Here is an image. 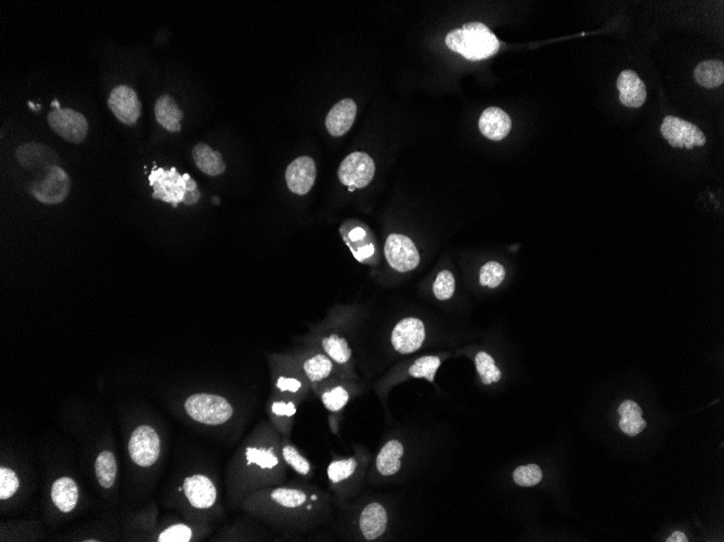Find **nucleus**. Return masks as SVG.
I'll use <instances>...</instances> for the list:
<instances>
[{"label":"nucleus","mask_w":724,"mask_h":542,"mask_svg":"<svg viewBox=\"0 0 724 542\" xmlns=\"http://www.w3.org/2000/svg\"><path fill=\"white\" fill-rule=\"evenodd\" d=\"M618 412L621 417L640 418L643 416V410L633 401L623 402L619 406Z\"/></svg>","instance_id":"58836bf2"},{"label":"nucleus","mask_w":724,"mask_h":542,"mask_svg":"<svg viewBox=\"0 0 724 542\" xmlns=\"http://www.w3.org/2000/svg\"><path fill=\"white\" fill-rule=\"evenodd\" d=\"M426 340V327L418 318L407 317L399 322L391 332V344L401 354H411Z\"/></svg>","instance_id":"9b49d317"},{"label":"nucleus","mask_w":724,"mask_h":542,"mask_svg":"<svg viewBox=\"0 0 724 542\" xmlns=\"http://www.w3.org/2000/svg\"><path fill=\"white\" fill-rule=\"evenodd\" d=\"M317 178L315 160L309 156L294 159L286 171V181L291 192L297 195H306L311 192Z\"/></svg>","instance_id":"f8f14e48"},{"label":"nucleus","mask_w":724,"mask_h":542,"mask_svg":"<svg viewBox=\"0 0 724 542\" xmlns=\"http://www.w3.org/2000/svg\"><path fill=\"white\" fill-rule=\"evenodd\" d=\"M322 347L328 357L338 364H345L351 359V349L346 339L341 338L338 334H331L328 338H324Z\"/></svg>","instance_id":"b1692460"},{"label":"nucleus","mask_w":724,"mask_h":542,"mask_svg":"<svg viewBox=\"0 0 724 542\" xmlns=\"http://www.w3.org/2000/svg\"><path fill=\"white\" fill-rule=\"evenodd\" d=\"M246 459L248 464H254L261 470H271L279 464L277 456L271 449L263 447H248L246 449Z\"/></svg>","instance_id":"c85d7f7f"},{"label":"nucleus","mask_w":724,"mask_h":542,"mask_svg":"<svg viewBox=\"0 0 724 542\" xmlns=\"http://www.w3.org/2000/svg\"><path fill=\"white\" fill-rule=\"evenodd\" d=\"M619 101L625 108H638L643 106L648 98L645 85L633 71H623L617 79Z\"/></svg>","instance_id":"4468645a"},{"label":"nucleus","mask_w":724,"mask_h":542,"mask_svg":"<svg viewBox=\"0 0 724 542\" xmlns=\"http://www.w3.org/2000/svg\"><path fill=\"white\" fill-rule=\"evenodd\" d=\"M71 180L68 173L58 166L48 168L46 178L33 185L32 195L45 205L64 203L70 192Z\"/></svg>","instance_id":"6e6552de"},{"label":"nucleus","mask_w":724,"mask_h":542,"mask_svg":"<svg viewBox=\"0 0 724 542\" xmlns=\"http://www.w3.org/2000/svg\"><path fill=\"white\" fill-rule=\"evenodd\" d=\"M403 456V446L397 439L385 444L376 457V469L383 476L396 474L401 468V457Z\"/></svg>","instance_id":"412c9836"},{"label":"nucleus","mask_w":724,"mask_h":542,"mask_svg":"<svg viewBox=\"0 0 724 542\" xmlns=\"http://www.w3.org/2000/svg\"><path fill=\"white\" fill-rule=\"evenodd\" d=\"M333 369L332 362L323 354H318L304 363V372L307 378L313 382H319L330 376Z\"/></svg>","instance_id":"a878e982"},{"label":"nucleus","mask_w":724,"mask_h":542,"mask_svg":"<svg viewBox=\"0 0 724 542\" xmlns=\"http://www.w3.org/2000/svg\"><path fill=\"white\" fill-rule=\"evenodd\" d=\"M506 274L503 265L496 262V261H491L481 267V273H479V282L481 286L488 287V288L493 290L502 284L506 278Z\"/></svg>","instance_id":"c756f323"},{"label":"nucleus","mask_w":724,"mask_h":542,"mask_svg":"<svg viewBox=\"0 0 724 542\" xmlns=\"http://www.w3.org/2000/svg\"><path fill=\"white\" fill-rule=\"evenodd\" d=\"M20 482L16 472L8 468H0V499L11 498L18 491Z\"/></svg>","instance_id":"f704fd0d"},{"label":"nucleus","mask_w":724,"mask_h":542,"mask_svg":"<svg viewBox=\"0 0 724 542\" xmlns=\"http://www.w3.org/2000/svg\"><path fill=\"white\" fill-rule=\"evenodd\" d=\"M357 104L353 100L343 99L331 108L326 118V127L332 137H342L355 123Z\"/></svg>","instance_id":"2eb2a0df"},{"label":"nucleus","mask_w":724,"mask_h":542,"mask_svg":"<svg viewBox=\"0 0 724 542\" xmlns=\"http://www.w3.org/2000/svg\"><path fill=\"white\" fill-rule=\"evenodd\" d=\"M154 114L156 121L167 131L179 133L181 131L180 121L183 118V112L169 94L161 96L156 100Z\"/></svg>","instance_id":"a211bd4d"},{"label":"nucleus","mask_w":724,"mask_h":542,"mask_svg":"<svg viewBox=\"0 0 724 542\" xmlns=\"http://www.w3.org/2000/svg\"><path fill=\"white\" fill-rule=\"evenodd\" d=\"M446 45L468 61L486 60L500 49L497 36L486 25L479 22L466 23L462 29L450 31L446 37Z\"/></svg>","instance_id":"f257e3e1"},{"label":"nucleus","mask_w":724,"mask_h":542,"mask_svg":"<svg viewBox=\"0 0 724 542\" xmlns=\"http://www.w3.org/2000/svg\"><path fill=\"white\" fill-rule=\"evenodd\" d=\"M96 475L98 482L104 489H111L116 480L117 464L114 455L111 451H102L95 462Z\"/></svg>","instance_id":"5701e85b"},{"label":"nucleus","mask_w":724,"mask_h":542,"mask_svg":"<svg viewBox=\"0 0 724 542\" xmlns=\"http://www.w3.org/2000/svg\"><path fill=\"white\" fill-rule=\"evenodd\" d=\"M479 131L487 139L501 141L510 133L512 121L499 108H488L481 114L478 121Z\"/></svg>","instance_id":"dca6fc26"},{"label":"nucleus","mask_w":724,"mask_h":542,"mask_svg":"<svg viewBox=\"0 0 724 542\" xmlns=\"http://www.w3.org/2000/svg\"><path fill=\"white\" fill-rule=\"evenodd\" d=\"M47 121L56 135L70 143H81L87 137V119L72 108L52 111L48 114Z\"/></svg>","instance_id":"0eeeda50"},{"label":"nucleus","mask_w":724,"mask_h":542,"mask_svg":"<svg viewBox=\"0 0 724 542\" xmlns=\"http://www.w3.org/2000/svg\"><path fill=\"white\" fill-rule=\"evenodd\" d=\"M51 499L54 506L64 512L73 511L79 501V489L70 477H61L52 485Z\"/></svg>","instance_id":"aec40b11"},{"label":"nucleus","mask_w":724,"mask_h":542,"mask_svg":"<svg viewBox=\"0 0 724 542\" xmlns=\"http://www.w3.org/2000/svg\"><path fill=\"white\" fill-rule=\"evenodd\" d=\"M660 133L673 148L693 150L695 146L700 148L706 144V137L698 126L679 117H665Z\"/></svg>","instance_id":"39448f33"},{"label":"nucleus","mask_w":724,"mask_h":542,"mask_svg":"<svg viewBox=\"0 0 724 542\" xmlns=\"http://www.w3.org/2000/svg\"><path fill=\"white\" fill-rule=\"evenodd\" d=\"M387 262L395 271L406 273L420 263V253L414 242L401 234H391L384 247Z\"/></svg>","instance_id":"1a4fd4ad"},{"label":"nucleus","mask_w":724,"mask_h":542,"mask_svg":"<svg viewBox=\"0 0 724 542\" xmlns=\"http://www.w3.org/2000/svg\"><path fill=\"white\" fill-rule=\"evenodd\" d=\"M513 480L518 486H536L542 481L541 468L537 464L518 466L513 473Z\"/></svg>","instance_id":"7c9ffc66"},{"label":"nucleus","mask_w":724,"mask_h":542,"mask_svg":"<svg viewBox=\"0 0 724 542\" xmlns=\"http://www.w3.org/2000/svg\"><path fill=\"white\" fill-rule=\"evenodd\" d=\"M150 186L154 188L152 198L163 200L177 208L180 203L193 206L201 200L198 184L189 173L180 175L175 167L169 170L154 166L149 175Z\"/></svg>","instance_id":"f03ea898"},{"label":"nucleus","mask_w":724,"mask_h":542,"mask_svg":"<svg viewBox=\"0 0 724 542\" xmlns=\"http://www.w3.org/2000/svg\"><path fill=\"white\" fill-rule=\"evenodd\" d=\"M357 468V462L353 458L346 460L333 461L328 466V475L332 483H340L346 480L353 474Z\"/></svg>","instance_id":"72a5a7b5"},{"label":"nucleus","mask_w":724,"mask_h":542,"mask_svg":"<svg viewBox=\"0 0 724 542\" xmlns=\"http://www.w3.org/2000/svg\"><path fill=\"white\" fill-rule=\"evenodd\" d=\"M348 190H351V192H353V190H355V188H348Z\"/></svg>","instance_id":"49530a36"},{"label":"nucleus","mask_w":724,"mask_h":542,"mask_svg":"<svg viewBox=\"0 0 724 542\" xmlns=\"http://www.w3.org/2000/svg\"><path fill=\"white\" fill-rule=\"evenodd\" d=\"M277 388L279 389L281 392H298L299 389L301 388V384L297 379L295 378H281L278 379Z\"/></svg>","instance_id":"a19ab883"},{"label":"nucleus","mask_w":724,"mask_h":542,"mask_svg":"<svg viewBox=\"0 0 724 542\" xmlns=\"http://www.w3.org/2000/svg\"><path fill=\"white\" fill-rule=\"evenodd\" d=\"M666 541L667 542H688V537H686L685 533H682V531H675V533H673V535H671L670 537H669L668 539L666 540Z\"/></svg>","instance_id":"79ce46f5"},{"label":"nucleus","mask_w":724,"mask_h":542,"mask_svg":"<svg viewBox=\"0 0 724 542\" xmlns=\"http://www.w3.org/2000/svg\"><path fill=\"white\" fill-rule=\"evenodd\" d=\"M192 531L187 525L177 524L165 529L160 537V542H188L191 540Z\"/></svg>","instance_id":"e433bc0d"},{"label":"nucleus","mask_w":724,"mask_h":542,"mask_svg":"<svg viewBox=\"0 0 724 542\" xmlns=\"http://www.w3.org/2000/svg\"><path fill=\"white\" fill-rule=\"evenodd\" d=\"M273 412L278 417H293L296 412V407L292 402H276L273 404Z\"/></svg>","instance_id":"ea45409f"},{"label":"nucleus","mask_w":724,"mask_h":542,"mask_svg":"<svg viewBox=\"0 0 724 542\" xmlns=\"http://www.w3.org/2000/svg\"><path fill=\"white\" fill-rule=\"evenodd\" d=\"M456 290V280L450 271L439 272L433 285V292L438 300H449Z\"/></svg>","instance_id":"2f4dec72"},{"label":"nucleus","mask_w":724,"mask_h":542,"mask_svg":"<svg viewBox=\"0 0 724 542\" xmlns=\"http://www.w3.org/2000/svg\"><path fill=\"white\" fill-rule=\"evenodd\" d=\"M129 456L139 466L148 468L158 461L161 454V439L158 432L150 426L135 429L129 443Z\"/></svg>","instance_id":"423d86ee"},{"label":"nucleus","mask_w":724,"mask_h":542,"mask_svg":"<svg viewBox=\"0 0 724 542\" xmlns=\"http://www.w3.org/2000/svg\"><path fill=\"white\" fill-rule=\"evenodd\" d=\"M348 392L342 387H336L332 390L326 391L322 395V403L326 409L331 411H338L348 403Z\"/></svg>","instance_id":"c9c22d12"},{"label":"nucleus","mask_w":724,"mask_h":542,"mask_svg":"<svg viewBox=\"0 0 724 542\" xmlns=\"http://www.w3.org/2000/svg\"><path fill=\"white\" fill-rule=\"evenodd\" d=\"M694 78L698 85L711 89L721 86L724 81V64L722 61L708 60L700 63L694 71Z\"/></svg>","instance_id":"4be33fe9"},{"label":"nucleus","mask_w":724,"mask_h":542,"mask_svg":"<svg viewBox=\"0 0 724 542\" xmlns=\"http://www.w3.org/2000/svg\"><path fill=\"white\" fill-rule=\"evenodd\" d=\"M282 457L284 461L298 474L307 475L311 472V466L308 460L301 455L294 446L284 445L282 447Z\"/></svg>","instance_id":"473e14b6"},{"label":"nucleus","mask_w":724,"mask_h":542,"mask_svg":"<svg viewBox=\"0 0 724 542\" xmlns=\"http://www.w3.org/2000/svg\"><path fill=\"white\" fill-rule=\"evenodd\" d=\"M270 498L275 503L286 508H299L307 501L304 491L296 489H277L271 491Z\"/></svg>","instance_id":"bb28decb"},{"label":"nucleus","mask_w":724,"mask_h":542,"mask_svg":"<svg viewBox=\"0 0 724 542\" xmlns=\"http://www.w3.org/2000/svg\"><path fill=\"white\" fill-rule=\"evenodd\" d=\"M192 157L196 167L209 177H216L226 171V164L221 153L209 148L207 144H196L192 150Z\"/></svg>","instance_id":"6ab92c4d"},{"label":"nucleus","mask_w":724,"mask_h":542,"mask_svg":"<svg viewBox=\"0 0 724 542\" xmlns=\"http://www.w3.org/2000/svg\"><path fill=\"white\" fill-rule=\"evenodd\" d=\"M27 104H29V108H31V110L32 111H34V112L39 111V108H37V104L33 103L32 101L27 102Z\"/></svg>","instance_id":"c03bdc74"},{"label":"nucleus","mask_w":724,"mask_h":542,"mask_svg":"<svg viewBox=\"0 0 724 542\" xmlns=\"http://www.w3.org/2000/svg\"><path fill=\"white\" fill-rule=\"evenodd\" d=\"M185 410L191 419L206 426H221L231 419L233 414V408L227 399L208 393L188 397Z\"/></svg>","instance_id":"7ed1b4c3"},{"label":"nucleus","mask_w":724,"mask_h":542,"mask_svg":"<svg viewBox=\"0 0 724 542\" xmlns=\"http://www.w3.org/2000/svg\"><path fill=\"white\" fill-rule=\"evenodd\" d=\"M37 108H39V111L41 110V104H37Z\"/></svg>","instance_id":"a18cd8bd"},{"label":"nucleus","mask_w":724,"mask_h":542,"mask_svg":"<svg viewBox=\"0 0 724 542\" xmlns=\"http://www.w3.org/2000/svg\"><path fill=\"white\" fill-rule=\"evenodd\" d=\"M51 106L52 108H56V110H61V104H60V102L56 101V100H54L51 102Z\"/></svg>","instance_id":"37998d69"},{"label":"nucleus","mask_w":724,"mask_h":542,"mask_svg":"<svg viewBox=\"0 0 724 542\" xmlns=\"http://www.w3.org/2000/svg\"><path fill=\"white\" fill-rule=\"evenodd\" d=\"M387 512L382 504L370 503L363 508L360 516V529L366 539L376 540L385 533L387 528Z\"/></svg>","instance_id":"f3484780"},{"label":"nucleus","mask_w":724,"mask_h":542,"mask_svg":"<svg viewBox=\"0 0 724 542\" xmlns=\"http://www.w3.org/2000/svg\"><path fill=\"white\" fill-rule=\"evenodd\" d=\"M376 175V163L370 155L353 152L343 159L338 175L341 183L347 188H363L369 185Z\"/></svg>","instance_id":"20e7f679"},{"label":"nucleus","mask_w":724,"mask_h":542,"mask_svg":"<svg viewBox=\"0 0 724 542\" xmlns=\"http://www.w3.org/2000/svg\"><path fill=\"white\" fill-rule=\"evenodd\" d=\"M475 364H476V370L481 376L483 384L489 386L493 382H498L501 379V372L496 366L493 357L488 353L484 352V351L477 353L476 357H475Z\"/></svg>","instance_id":"393cba45"},{"label":"nucleus","mask_w":724,"mask_h":542,"mask_svg":"<svg viewBox=\"0 0 724 542\" xmlns=\"http://www.w3.org/2000/svg\"><path fill=\"white\" fill-rule=\"evenodd\" d=\"M186 497L194 508L205 510L214 506L217 499V489L212 480L203 474L187 477L183 486Z\"/></svg>","instance_id":"ddd939ff"},{"label":"nucleus","mask_w":724,"mask_h":542,"mask_svg":"<svg viewBox=\"0 0 724 542\" xmlns=\"http://www.w3.org/2000/svg\"><path fill=\"white\" fill-rule=\"evenodd\" d=\"M441 361L437 357H423L416 359L409 368V374L413 378H424L434 382L437 370L441 367Z\"/></svg>","instance_id":"cd10ccee"},{"label":"nucleus","mask_w":724,"mask_h":542,"mask_svg":"<svg viewBox=\"0 0 724 542\" xmlns=\"http://www.w3.org/2000/svg\"><path fill=\"white\" fill-rule=\"evenodd\" d=\"M646 421L643 418H628L621 417L620 421H619V428L625 434L630 435V436H635V435L640 434L644 429L646 428Z\"/></svg>","instance_id":"4c0bfd02"},{"label":"nucleus","mask_w":724,"mask_h":542,"mask_svg":"<svg viewBox=\"0 0 724 542\" xmlns=\"http://www.w3.org/2000/svg\"><path fill=\"white\" fill-rule=\"evenodd\" d=\"M108 106L114 116L125 125L134 126L141 116L142 104L137 92L126 85H119L111 91Z\"/></svg>","instance_id":"9d476101"}]
</instances>
